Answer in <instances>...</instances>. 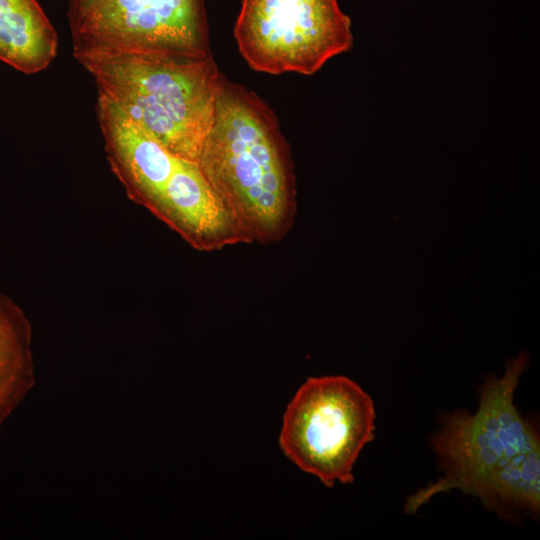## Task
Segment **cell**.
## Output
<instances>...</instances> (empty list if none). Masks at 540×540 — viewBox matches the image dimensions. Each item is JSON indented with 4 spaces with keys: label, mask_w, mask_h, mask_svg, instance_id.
Returning <instances> with one entry per match:
<instances>
[{
    "label": "cell",
    "mask_w": 540,
    "mask_h": 540,
    "mask_svg": "<svg viewBox=\"0 0 540 540\" xmlns=\"http://www.w3.org/2000/svg\"><path fill=\"white\" fill-rule=\"evenodd\" d=\"M527 364L524 352L510 359L503 376L482 386L474 414L460 410L445 417L432 439L444 476L410 496L406 513L453 489L477 497L502 517L539 513V434L514 404Z\"/></svg>",
    "instance_id": "obj_1"
},
{
    "label": "cell",
    "mask_w": 540,
    "mask_h": 540,
    "mask_svg": "<svg viewBox=\"0 0 540 540\" xmlns=\"http://www.w3.org/2000/svg\"><path fill=\"white\" fill-rule=\"evenodd\" d=\"M197 164L245 235L269 238L286 224L293 202L286 144L254 93L222 79Z\"/></svg>",
    "instance_id": "obj_2"
},
{
    "label": "cell",
    "mask_w": 540,
    "mask_h": 540,
    "mask_svg": "<svg viewBox=\"0 0 540 540\" xmlns=\"http://www.w3.org/2000/svg\"><path fill=\"white\" fill-rule=\"evenodd\" d=\"M98 95L175 156L197 162L222 76L212 57L168 52H79Z\"/></svg>",
    "instance_id": "obj_3"
},
{
    "label": "cell",
    "mask_w": 540,
    "mask_h": 540,
    "mask_svg": "<svg viewBox=\"0 0 540 540\" xmlns=\"http://www.w3.org/2000/svg\"><path fill=\"white\" fill-rule=\"evenodd\" d=\"M372 398L345 376L308 378L289 402L279 446L326 487L353 482L354 464L375 437Z\"/></svg>",
    "instance_id": "obj_4"
},
{
    "label": "cell",
    "mask_w": 540,
    "mask_h": 540,
    "mask_svg": "<svg viewBox=\"0 0 540 540\" xmlns=\"http://www.w3.org/2000/svg\"><path fill=\"white\" fill-rule=\"evenodd\" d=\"M234 37L253 70L273 75H312L353 45L337 0H243Z\"/></svg>",
    "instance_id": "obj_5"
},
{
    "label": "cell",
    "mask_w": 540,
    "mask_h": 540,
    "mask_svg": "<svg viewBox=\"0 0 540 540\" xmlns=\"http://www.w3.org/2000/svg\"><path fill=\"white\" fill-rule=\"evenodd\" d=\"M68 19L73 52L207 51L201 0H70Z\"/></svg>",
    "instance_id": "obj_6"
},
{
    "label": "cell",
    "mask_w": 540,
    "mask_h": 540,
    "mask_svg": "<svg viewBox=\"0 0 540 540\" xmlns=\"http://www.w3.org/2000/svg\"><path fill=\"white\" fill-rule=\"evenodd\" d=\"M97 118L113 173L127 196L153 213L181 158L99 95Z\"/></svg>",
    "instance_id": "obj_7"
},
{
    "label": "cell",
    "mask_w": 540,
    "mask_h": 540,
    "mask_svg": "<svg viewBox=\"0 0 540 540\" xmlns=\"http://www.w3.org/2000/svg\"><path fill=\"white\" fill-rule=\"evenodd\" d=\"M153 214L197 249L247 238L197 162L179 160Z\"/></svg>",
    "instance_id": "obj_8"
},
{
    "label": "cell",
    "mask_w": 540,
    "mask_h": 540,
    "mask_svg": "<svg viewBox=\"0 0 540 540\" xmlns=\"http://www.w3.org/2000/svg\"><path fill=\"white\" fill-rule=\"evenodd\" d=\"M57 52L58 35L37 0H0V61L31 75Z\"/></svg>",
    "instance_id": "obj_9"
},
{
    "label": "cell",
    "mask_w": 540,
    "mask_h": 540,
    "mask_svg": "<svg viewBox=\"0 0 540 540\" xmlns=\"http://www.w3.org/2000/svg\"><path fill=\"white\" fill-rule=\"evenodd\" d=\"M34 384L31 323L12 298L0 293V428Z\"/></svg>",
    "instance_id": "obj_10"
}]
</instances>
